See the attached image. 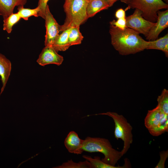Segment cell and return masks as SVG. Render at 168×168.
I'll return each mask as SVG.
<instances>
[{
	"label": "cell",
	"instance_id": "1",
	"mask_svg": "<svg viewBox=\"0 0 168 168\" xmlns=\"http://www.w3.org/2000/svg\"><path fill=\"white\" fill-rule=\"evenodd\" d=\"M109 33L111 44L121 55L134 54L146 49L148 41L132 29L126 27L122 30L110 25Z\"/></svg>",
	"mask_w": 168,
	"mask_h": 168
},
{
	"label": "cell",
	"instance_id": "2",
	"mask_svg": "<svg viewBox=\"0 0 168 168\" xmlns=\"http://www.w3.org/2000/svg\"><path fill=\"white\" fill-rule=\"evenodd\" d=\"M82 149L84 151L90 152H100L104 157L101 160L108 164L115 166L123 156L121 151L112 147L107 139L101 138L88 137L84 140Z\"/></svg>",
	"mask_w": 168,
	"mask_h": 168
},
{
	"label": "cell",
	"instance_id": "3",
	"mask_svg": "<svg viewBox=\"0 0 168 168\" xmlns=\"http://www.w3.org/2000/svg\"><path fill=\"white\" fill-rule=\"evenodd\" d=\"M88 0H65L63 5L66 17L60 26V31L73 27H80L88 18L86 13Z\"/></svg>",
	"mask_w": 168,
	"mask_h": 168
},
{
	"label": "cell",
	"instance_id": "4",
	"mask_svg": "<svg viewBox=\"0 0 168 168\" xmlns=\"http://www.w3.org/2000/svg\"><path fill=\"white\" fill-rule=\"evenodd\" d=\"M96 115H107L113 119L115 124L114 137L124 142L123 147L121 151L123 156L128 152L133 142L132 126L122 115L116 112H108Z\"/></svg>",
	"mask_w": 168,
	"mask_h": 168
},
{
	"label": "cell",
	"instance_id": "5",
	"mask_svg": "<svg viewBox=\"0 0 168 168\" xmlns=\"http://www.w3.org/2000/svg\"><path fill=\"white\" fill-rule=\"evenodd\" d=\"M126 10L130 8L138 9L141 11L142 16L150 21L155 22L157 18V12L168 8V4L162 0H128Z\"/></svg>",
	"mask_w": 168,
	"mask_h": 168
},
{
	"label": "cell",
	"instance_id": "6",
	"mask_svg": "<svg viewBox=\"0 0 168 168\" xmlns=\"http://www.w3.org/2000/svg\"><path fill=\"white\" fill-rule=\"evenodd\" d=\"M144 125L151 135L159 136L168 131V114L157 106L148 110L144 119Z\"/></svg>",
	"mask_w": 168,
	"mask_h": 168
},
{
	"label": "cell",
	"instance_id": "7",
	"mask_svg": "<svg viewBox=\"0 0 168 168\" xmlns=\"http://www.w3.org/2000/svg\"><path fill=\"white\" fill-rule=\"evenodd\" d=\"M142 14L139 10L135 9L133 14L126 17V26L139 34H143L146 37L155 22L145 19L142 16Z\"/></svg>",
	"mask_w": 168,
	"mask_h": 168
},
{
	"label": "cell",
	"instance_id": "8",
	"mask_svg": "<svg viewBox=\"0 0 168 168\" xmlns=\"http://www.w3.org/2000/svg\"><path fill=\"white\" fill-rule=\"evenodd\" d=\"M44 19L46 30L45 45L52 46L54 40L60 32V25L58 24L53 17L48 5L46 7Z\"/></svg>",
	"mask_w": 168,
	"mask_h": 168
},
{
	"label": "cell",
	"instance_id": "9",
	"mask_svg": "<svg viewBox=\"0 0 168 168\" xmlns=\"http://www.w3.org/2000/svg\"><path fill=\"white\" fill-rule=\"evenodd\" d=\"M63 60V57L58 54L52 46H45L40 54L37 62L42 66L50 64L59 66Z\"/></svg>",
	"mask_w": 168,
	"mask_h": 168
},
{
	"label": "cell",
	"instance_id": "10",
	"mask_svg": "<svg viewBox=\"0 0 168 168\" xmlns=\"http://www.w3.org/2000/svg\"><path fill=\"white\" fill-rule=\"evenodd\" d=\"M157 13V20L146 37L148 41L157 39L160 33L168 27V9L163 11L159 10Z\"/></svg>",
	"mask_w": 168,
	"mask_h": 168
},
{
	"label": "cell",
	"instance_id": "11",
	"mask_svg": "<svg viewBox=\"0 0 168 168\" xmlns=\"http://www.w3.org/2000/svg\"><path fill=\"white\" fill-rule=\"evenodd\" d=\"M83 141L84 140L80 139L76 133L71 131L65 139L64 144L69 152L80 154L84 151L82 149Z\"/></svg>",
	"mask_w": 168,
	"mask_h": 168
},
{
	"label": "cell",
	"instance_id": "12",
	"mask_svg": "<svg viewBox=\"0 0 168 168\" xmlns=\"http://www.w3.org/2000/svg\"><path fill=\"white\" fill-rule=\"evenodd\" d=\"M11 69V61L4 55L0 53V76L2 83L0 95L5 87L10 75Z\"/></svg>",
	"mask_w": 168,
	"mask_h": 168
},
{
	"label": "cell",
	"instance_id": "13",
	"mask_svg": "<svg viewBox=\"0 0 168 168\" xmlns=\"http://www.w3.org/2000/svg\"><path fill=\"white\" fill-rule=\"evenodd\" d=\"M27 0H0V15L3 18L13 13L16 6H24Z\"/></svg>",
	"mask_w": 168,
	"mask_h": 168
},
{
	"label": "cell",
	"instance_id": "14",
	"mask_svg": "<svg viewBox=\"0 0 168 168\" xmlns=\"http://www.w3.org/2000/svg\"><path fill=\"white\" fill-rule=\"evenodd\" d=\"M70 28L66 29L58 35L54 40L52 47L58 52L64 51L70 46L68 40Z\"/></svg>",
	"mask_w": 168,
	"mask_h": 168
},
{
	"label": "cell",
	"instance_id": "15",
	"mask_svg": "<svg viewBox=\"0 0 168 168\" xmlns=\"http://www.w3.org/2000/svg\"><path fill=\"white\" fill-rule=\"evenodd\" d=\"M109 7L104 0H88L86 7L87 17L88 18L93 17L98 12Z\"/></svg>",
	"mask_w": 168,
	"mask_h": 168
},
{
	"label": "cell",
	"instance_id": "16",
	"mask_svg": "<svg viewBox=\"0 0 168 168\" xmlns=\"http://www.w3.org/2000/svg\"><path fill=\"white\" fill-rule=\"evenodd\" d=\"M147 49H154L163 52L166 57L168 56V34L159 39L154 40L148 41Z\"/></svg>",
	"mask_w": 168,
	"mask_h": 168
},
{
	"label": "cell",
	"instance_id": "17",
	"mask_svg": "<svg viewBox=\"0 0 168 168\" xmlns=\"http://www.w3.org/2000/svg\"><path fill=\"white\" fill-rule=\"evenodd\" d=\"M83 158L88 161L91 164V168H127L129 167V162L127 160L126 163L125 161V164L123 166H113L103 162L99 156H95L92 158L91 156L83 155Z\"/></svg>",
	"mask_w": 168,
	"mask_h": 168
},
{
	"label": "cell",
	"instance_id": "18",
	"mask_svg": "<svg viewBox=\"0 0 168 168\" xmlns=\"http://www.w3.org/2000/svg\"><path fill=\"white\" fill-rule=\"evenodd\" d=\"M83 39V36L80 31L79 27L70 28L68 40L70 46L81 44Z\"/></svg>",
	"mask_w": 168,
	"mask_h": 168
},
{
	"label": "cell",
	"instance_id": "19",
	"mask_svg": "<svg viewBox=\"0 0 168 168\" xmlns=\"http://www.w3.org/2000/svg\"><path fill=\"white\" fill-rule=\"evenodd\" d=\"M21 18L17 13H13L3 18V30L7 31L8 33H10L13 26L19 21Z\"/></svg>",
	"mask_w": 168,
	"mask_h": 168
},
{
	"label": "cell",
	"instance_id": "20",
	"mask_svg": "<svg viewBox=\"0 0 168 168\" xmlns=\"http://www.w3.org/2000/svg\"><path fill=\"white\" fill-rule=\"evenodd\" d=\"M17 10V13L21 18L25 20H28L29 17L32 16L36 17L39 16L40 8L38 6L34 9H31L25 8L23 6H21L18 7Z\"/></svg>",
	"mask_w": 168,
	"mask_h": 168
},
{
	"label": "cell",
	"instance_id": "21",
	"mask_svg": "<svg viewBox=\"0 0 168 168\" xmlns=\"http://www.w3.org/2000/svg\"><path fill=\"white\" fill-rule=\"evenodd\" d=\"M158 105L160 109L166 114H168V91L164 89L157 99Z\"/></svg>",
	"mask_w": 168,
	"mask_h": 168
},
{
	"label": "cell",
	"instance_id": "22",
	"mask_svg": "<svg viewBox=\"0 0 168 168\" xmlns=\"http://www.w3.org/2000/svg\"><path fill=\"white\" fill-rule=\"evenodd\" d=\"M59 168H91L90 163L87 160L78 163L73 162L71 159L63 163L61 165L56 167Z\"/></svg>",
	"mask_w": 168,
	"mask_h": 168
},
{
	"label": "cell",
	"instance_id": "23",
	"mask_svg": "<svg viewBox=\"0 0 168 168\" xmlns=\"http://www.w3.org/2000/svg\"><path fill=\"white\" fill-rule=\"evenodd\" d=\"M160 160L155 168H165L166 161L168 157V150L160 152Z\"/></svg>",
	"mask_w": 168,
	"mask_h": 168
},
{
	"label": "cell",
	"instance_id": "24",
	"mask_svg": "<svg viewBox=\"0 0 168 168\" xmlns=\"http://www.w3.org/2000/svg\"><path fill=\"white\" fill-rule=\"evenodd\" d=\"M110 25L121 30H124L126 28V18L118 19L117 20H114L110 21Z\"/></svg>",
	"mask_w": 168,
	"mask_h": 168
},
{
	"label": "cell",
	"instance_id": "25",
	"mask_svg": "<svg viewBox=\"0 0 168 168\" xmlns=\"http://www.w3.org/2000/svg\"><path fill=\"white\" fill-rule=\"evenodd\" d=\"M49 0H38V6L40 8L39 16H40L44 19L45 18L46 9L47 2Z\"/></svg>",
	"mask_w": 168,
	"mask_h": 168
},
{
	"label": "cell",
	"instance_id": "26",
	"mask_svg": "<svg viewBox=\"0 0 168 168\" xmlns=\"http://www.w3.org/2000/svg\"><path fill=\"white\" fill-rule=\"evenodd\" d=\"M125 11L126 10L122 8L118 9L115 12V17L117 19L126 18Z\"/></svg>",
	"mask_w": 168,
	"mask_h": 168
},
{
	"label": "cell",
	"instance_id": "27",
	"mask_svg": "<svg viewBox=\"0 0 168 168\" xmlns=\"http://www.w3.org/2000/svg\"><path fill=\"white\" fill-rule=\"evenodd\" d=\"M108 4L109 7H112L117 1L119 0H104Z\"/></svg>",
	"mask_w": 168,
	"mask_h": 168
},
{
	"label": "cell",
	"instance_id": "28",
	"mask_svg": "<svg viewBox=\"0 0 168 168\" xmlns=\"http://www.w3.org/2000/svg\"><path fill=\"white\" fill-rule=\"evenodd\" d=\"M120 0L121 2H124L125 3H126V4H127L128 1V0Z\"/></svg>",
	"mask_w": 168,
	"mask_h": 168
},
{
	"label": "cell",
	"instance_id": "29",
	"mask_svg": "<svg viewBox=\"0 0 168 168\" xmlns=\"http://www.w3.org/2000/svg\"><path fill=\"white\" fill-rule=\"evenodd\" d=\"M163 0L166 2V3L168 4V0Z\"/></svg>",
	"mask_w": 168,
	"mask_h": 168
}]
</instances>
